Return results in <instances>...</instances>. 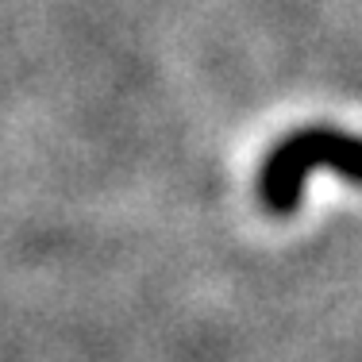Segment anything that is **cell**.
Returning <instances> with one entry per match:
<instances>
[{"label": "cell", "mask_w": 362, "mask_h": 362, "mask_svg": "<svg viewBox=\"0 0 362 362\" xmlns=\"http://www.w3.org/2000/svg\"><path fill=\"white\" fill-rule=\"evenodd\" d=\"M313 166H335L343 177L362 181V139H347L339 132H300L286 139L262 170V185H258L262 201L274 212L297 209L300 185Z\"/></svg>", "instance_id": "1"}]
</instances>
